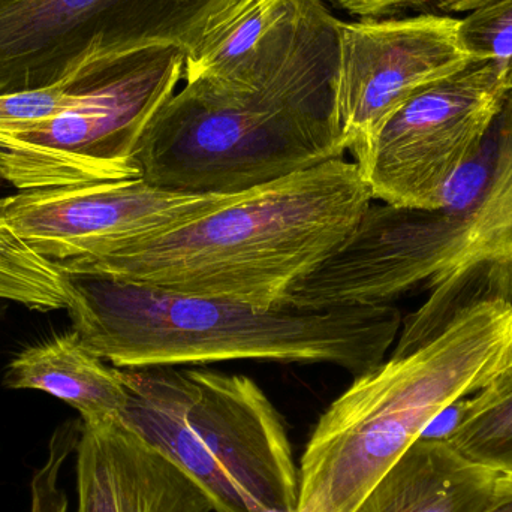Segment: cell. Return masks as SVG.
Returning <instances> with one entry per match:
<instances>
[{"label":"cell","mask_w":512,"mask_h":512,"mask_svg":"<svg viewBox=\"0 0 512 512\" xmlns=\"http://www.w3.org/2000/svg\"><path fill=\"white\" fill-rule=\"evenodd\" d=\"M81 423L68 420L54 430L48 444V457L30 481V512H68V498L59 487L63 463L77 450Z\"/></svg>","instance_id":"d6986e66"},{"label":"cell","mask_w":512,"mask_h":512,"mask_svg":"<svg viewBox=\"0 0 512 512\" xmlns=\"http://www.w3.org/2000/svg\"><path fill=\"white\" fill-rule=\"evenodd\" d=\"M242 194H183L143 179L29 189L0 198V228L44 258L71 261L188 224Z\"/></svg>","instance_id":"9c48e42d"},{"label":"cell","mask_w":512,"mask_h":512,"mask_svg":"<svg viewBox=\"0 0 512 512\" xmlns=\"http://www.w3.org/2000/svg\"><path fill=\"white\" fill-rule=\"evenodd\" d=\"M0 301L36 312L66 309L65 273L11 231L0 228Z\"/></svg>","instance_id":"2e32d148"},{"label":"cell","mask_w":512,"mask_h":512,"mask_svg":"<svg viewBox=\"0 0 512 512\" xmlns=\"http://www.w3.org/2000/svg\"><path fill=\"white\" fill-rule=\"evenodd\" d=\"M459 38L472 60L492 62L512 92V0H489L460 20Z\"/></svg>","instance_id":"ac0fdd59"},{"label":"cell","mask_w":512,"mask_h":512,"mask_svg":"<svg viewBox=\"0 0 512 512\" xmlns=\"http://www.w3.org/2000/svg\"><path fill=\"white\" fill-rule=\"evenodd\" d=\"M486 512H512V487L502 495Z\"/></svg>","instance_id":"44dd1931"},{"label":"cell","mask_w":512,"mask_h":512,"mask_svg":"<svg viewBox=\"0 0 512 512\" xmlns=\"http://www.w3.org/2000/svg\"><path fill=\"white\" fill-rule=\"evenodd\" d=\"M512 478L472 463L444 438H420L355 512H486Z\"/></svg>","instance_id":"4fadbf2b"},{"label":"cell","mask_w":512,"mask_h":512,"mask_svg":"<svg viewBox=\"0 0 512 512\" xmlns=\"http://www.w3.org/2000/svg\"><path fill=\"white\" fill-rule=\"evenodd\" d=\"M490 135L492 162L477 197L438 210L370 204L343 245L291 289L286 303L379 306L424 286L429 298L402 322L393 358L430 342L478 301L512 303V92Z\"/></svg>","instance_id":"7a4b0ae2"},{"label":"cell","mask_w":512,"mask_h":512,"mask_svg":"<svg viewBox=\"0 0 512 512\" xmlns=\"http://www.w3.org/2000/svg\"><path fill=\"white\" fill-rule=\"evenodd\" d=\"M258 512H297V511L277 510V508H264V510H261Z\"/></svg>","instance_id":"7402d4cb"},{"label":"cell","mask_w":512,"mask_h":512,"mask_svg":"<svg viewBox=\"0 0 512 512\" xmlns=\"http://www.w3.org/2000/svg\"><path fill=\"white\" fill-rule=\"evenodd\" d=\"M5 186H9L8 182H6L5 177H3L2 173H0V189L5 188Z\"/></svg>","instance_id":"603a6c76"},{"label":"cell","mask_w":512,"mask_h":512,"mask_svg":"<svg viewBox=\"0 0 512 512\" xmlns=\"http://www.w3.org/2000/svg\"><path fill=\"white\" fill-rule=\"evenodd\" d=\"M489 0H333L337 8L357 18L400 17L405 11L421 14L472 12Z\"/></svg>","instance_id":"ffe728a7"},{"label":"cell","mask_w":512,"mask_h":512,"mask_svg":"<svg viewBox=\"0 0 512 512\" xmlns=\"http://www.w3.org/2000/svg\"><path fill=\"white\" fill-rule=\"evenodd\" d=\"M372 201L360 165L334 159L188 224L56 265L65 274L273 309L343 245Z\"/></svg>","instance_id":"6da1fadb"},{"label":"cell","mask_w":512,"mask_h":512,"mask_svg":"<svg viewBox=\"0 0 512 512\" xmlns=\"http://www.w3.org/2000/svg\"><path fill=\"white\" fill-rule=\"evenodd\" d=\"M492 62L472 60L391 114L361 162L373 200L438 210L460 173L486 147L507 95Z\"/></svg>","instance_id":"ba28073f"},{"label":"cell","mask_w":512,"mask_h":512,"mask_svg":"<svg viewBox=\"0 0 512 512\" xmlns=\"http://www.w3.org/2000/svg\"><path fill=\"white\" fill-rule=\"evenodd\" d=\"M119 372L128 390L120 421L180 466L213 512L298 510L285 421L255 381L186 366Z\"/></svg>","instance_id":"8992f818"},{"label":"cell","mask_w":512,"mask_h":512,"mask_svg":"<svg viewBox=\"0 0 512 512\" xmlns=\"http://www.w3.org/2000/svg\"><path fill=\"white\" fill-rule=\"evenodd\" d=\"M0 173L17 191L98 182L101 162L45 149L0 132Z\"/></svg>","instance_id":"e0dca14e"},{"label":"cell","mask_w":512,"mask_h":512,"mask_svg":"<svg viewBox=\"0 0 512 512\" xmlns=\"http://www.w3.org/2000/svg\"><path fill=\"white\" fill-rule=\"evenodd\" d=\"M186 51L152 48L87 84L71 87L63 113L24 140L105 164L138 168L147 126L182 86ZM140 170V168H138Z\"/></svg>","instance_id":"8fae6325"},{"label":"cell","mask_w":512,"mask_h":512,"mask_svg":"<svg viewBox=\"0 0 512 512\" xmlns=\"http://www.w3.org/2000/svg\"><path fill=\"white\" fill-rule=\"evenodd\" d=\"M453 412L445 441L472 463L512 478V367Z\"/></svg>","instance_id":"9a60e30c"},{"label":"cell","mask_w":512,"mask_h":512,"mask_svg":"<svg viewBox=\"0 0 512 512\" xmlns=\"http://www.w3.org/2000/svg\"><path fill=\"white\" fill-rule=\"evenodd\" d=\"M512 367V303L466 307L430 342L354 379L301 456L297 512H355L436 418Z\"/></svg>","instance_id":"5b68a950"},{"label":"cell","mask_w":512,"mask_h":512,"mask_svg":"<svg viewBox=\"0 0 512 512\" xmlns=\"http://www.w3.org/2000/svg\"><path fill=\"white\" fill-rule=\"evenodd\" d=\"M72 331L117 369L221 361L331 364L355 378L384 363L402 328L391 304L258 309L107 277L65 274Z\"/></svg>","instance_id":"277c9868"},{"label":"cell","mask_w":512,"mask_h":512,"mask_svg":"<svg viewBox=\"0 0 512 512\" xmlns=\"http://www.w3.org/2000/svg\"><path fill=\"white\" fill-rule=\"evenodd\" d=\"M337 51L339 27L245 77L183 81L141 138V179L183 194L234 195L345 158Z\"/></svg>","instance_id":"3957f363"},{"label":"cell","mask_w":512,"mask_h":512,"mask_svg":"<svg viewBox=\"0 0 512 512\" xmlns=\"http://www.w3.org/2000/svg\"><path fill=\"white\" fill-rule=\"evenodd\" d=\"M77 512H213L204 490L119 420L83 423Z\"/></svg>","instance_id":"7c38bea8"},{"label":"cell","mask_w":512,"mask_h":512,"mask_svg":"<svg viewBox=\"0 0 512 512\" xmlns=\"http://www.w3.org/2000/svg\"><path fill=\"white\" fill-rule=\"evenodd\" d=\"M3 385L50 394L74 408L83 423L119 420L128 400L119 369L96 357L72 330L17 352Z\"/></svg>","instance_id":"5bb4252c"},{"label":"cell","mask_w":512,"mask_h":512,"mask_svg":"<svg viewBox=\"0 0 512 512\" xmlns=\"http://www.w3.org/2000/svg\"><path fill=\"white\" fill-rule=\"evenodd\" d=\"M459 27L441 14L340 20L336 114L355 162L411 96L472 62Z\"/></svg>","instance_id":"30bf717a"},{"label":"cell","mask_w":512,"mask_h":512,"mask_svg":"<svg viewBox=\"0 0 512 512\" xmlns=\"http://www.w3.org/2000/svg\"><path fill=\"white\" fill-rule=\"evenodd\" d=\"M5 313H6L5 304H0V321H2L3 316H5Z\"/></svg>","instance_id":"cb8c5ba5"},{"label":"cell","mask_w":512,"mask_h":512,"mask_svg":"<svg viewBox=\"0 0 512 512\" xmlns=\"http://www.w3.org/2000/svg\"><path fill=\"white\" fill-rule=\"evenodd\" d=\"M245 0H0V96L86 84L152 48L186 54Z\"/></svg>","instance_id":"52a82bcc"}]
</instances>
